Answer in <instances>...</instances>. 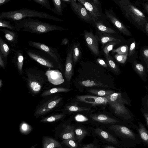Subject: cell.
Wrapping results in <instances>:
<instances>
[{
	"label": "cell",
	"instance_id": "ac0fdd59",
	"mask_svg": "<svg viewBox=\"0 0 148 148\" xmlns=\"http://www.w3.org/2000/svg\"><path fill=\"white\" fill-rule=\"evenodd\" d=\"M96 35L97 36L99 41L103 47L106 44L112 41H117L121 42H123L125 43H126L127 42V41L124 39L115 37L110 34L102 32L97 31Z\"/></svg>",
	"mask_w": 148,
	"mask_h": 148
},
{
	"label": "cell",
	"instance_id": "1f68e13d",
	"mask_svg": "<svg viewBox=\"0 0 148 148\" xmlns=\"http://www.w3.org/2000/svg\"><path fill=\"white\" fill-rule=\"evenodd\" d=\"M140 58L145 62L148 69V46L142 47L140 49Z\"/></svg>",
	"mask_w": 148,
	"mask_h": 148
},
{
	"label": "cell",
	"instance_id": "603a6c76",
	"mask_svg": "<svg viewBox=\"0 0 148 148\" xmlns=\"http://www.w3.org/2000/svg\"><path fill=\"white\" fill-rule=\"evenodd\" d=\"M98 31L109 34H116V32L113 29L105 25L100 21H97L94 23Z\"/></svg>",
	"mask_w": 148,
	"mask_h": 148
},
{
	"label": "cell",
	"instance_id": "277c9868",
	"mask_svg": "<svg viewBox=\"0 0 148 148\" xmlns=\"http://www.w3.org/2000/svg\"><path fill=\"white\" fill-rule=\"evenodd\" d=\"M26 82L28 89L33 95L42 90L47 80L44 72L35 68H30L25 71Z\"/></svg>",
	"mask_w": 148,
	"mask_h": 148
},
{
	"label": "cell",
	"instance_id": "9a60e30c",
	"mask_svg": "<svg viewBox=\"0 0 148 148\" xmlns=\"http://www.w3.org/2000/svg\"><path fill=\"white\" fill-rule=\"evenodd\" d=\"M11 51L13 54V61L19 73L21 75L23 74V67L24 62L23 51L20 49L16 50L13 48L11 49Z\"/></svg>",
	"mask_w": 148,
	"mask_h": 148
},
{
	"label": "cell",
	"instance_id": "836d02e7",
	"mask_svg": "<svg viewBox=\"0 0 148 148\" xmlns=\"http://www.w3.org/2000/svg\"><path fill=\"white\" fill-rule=\"evenodd\" d=\"M89 92L93 94L101 97H106L110 95L115 92L109 90H99L97 89H91Z\"/></svg>",
	"mask_w": 148,
	"mask_h": 148
},
{
	"label": "cell",
	"instance_id": "9f6ffc18",
	"mask_svg": "<svg viewBox=\"0 0 148 148\" xmlns=\"http://www.w3.org/2000/svg\"><path fill=\"white\" fill-rule=\"evenodd\" d=\"M11 0H0V6L9 2Z\"/></svg>",
	"mask_w": 148,
	"mask_h": 148
},
{
	"label": "cell",
	"instance_id": "7402d4cb",
	"mask_svg": "<svg viewBox=\"0 0 148 148\" xmlns=\"http://www.w3.org/2000/svg\"><path fill=\"white\" fill-rule=\"evenodd\" d=\"M95 131L97 135L107 141L113 144L117 143L116 138L108 132L99 128L95 129Z\"/></svg>",
	"mask_w": 148,
	"mask_h": 148
},
{
	"label": "cell",
	"instance_id": "f35d334b",
	"mask_svg": "<svg viewBox=\"0 0 148 148\" xmlns=\"http://www.w3.org/2000/svg\"><path fill=\"white\" fill-rule=\"evenodd\" d=\"M105 57L108 64L110 68L115 72L118 73L119 71V68L112 57L109 55Z\"/></svg>",
	"mask_w": 148,
	"mask_h": 148
},
{
	"label": "cell",
	"instance_id": "3957f363",
	"mask_svg": "<svg viewBox=\"0 0 148 148\" xmlns=\"http://www.w3.org/2000/svg\"><path fill=\"white\" fill-rule=\"evenodd\" d=\"M37 17L62 22L63 20L45 12H40L26 8L8 11H3L0 14V19H6L16 24L27 18Z\"/></svg>",
	"mask_w": 148,
	"mask_h": 148
},
{
	"label": "cell",
	"instance_id": "94428289",
	"mask_svg": "<svg viewBox=\"0 0 148 148\" xmlns=\"http://www.w3.org/2000/svg\"><path fill=\"white\" fill-rule=\"evenodd\" d=\"M147 105H148V101H147Z\"/></svg>",
	"mask_w": 148,
	"mask_h": 148
},
{
	"label": "cell",
	"instance_id": "bcb514c9",
	"mask_svg": "<svg viewBox=\"0 0 148 148\" xmlns=\"http://www.w3.org/2000/svg\"><path fill=\"white\" fill-rule=\"evenodd\" d=\"M66 108L68 111L71 112H77L87 110V108L74 106H67Z\"/></svg>",
	"mask_w": 148,
	"mask_h": 148
},
{
	"label": "cell",
	"instance_id": "f907efd6",
	"mask_svg": "<svg viewBox=\"0 0 148 148\" xmlns=\"http://www.w3.org/2000/svg\"><path fill=\"white\" fill-rule=\"evenodd\" d=\"M97 62L101 66L105 67H107V64L101 58H98L97 59Z\"/></svg>",
	"mask_w": 148,
	"mask_h": 148
},
{
	"label": "cell",
	"instance_id": "83f0119b",
	"mask_svg": "<svg viewBox=\"0 0 148 148\" xmlns=\"http://www.w3.org/2000/svg\"><path fill=\"white\" fill-rule=\"evenodd\" d=\"M12 52L11 49L7 43L0 37V53L5 58H7L8 55Z\"/></svg>",
	"mask_w": 148,
	"mask_h": 148
},
{
	"label": "cell",
	"instance_id": "e0dca14e",
	"mask_svg": "<svg viewBox=\"0 0 148 148\" xmlns=\"http://www.w3.org/2000/svg\"><path fill=\"white\" fill-rule=\"evenodd\" d=\"M110 128L116 133L125 138L133 140L135 139V136L134 133L125 126L119 125H113L110 127Z\"/></svg>",
	"mask_w": 148,
	"mask_h": 148
},
{
	"label": "cell",
	"instance_id": "db71d44e",
	"mask_svg": "<svg viewBox=\"0 0 148 148\" xmlns=\"http://www.w3.org/2000/svg\"><path fill=\"white\" fill-rule=\"evenodd\" d=\"M82 148H97V147L92 143L88 144Z\"/></svg>",
	"mask_w": 148,
	"mask_h": 148
},
{
	"label": "cell",
	"instance_id": "6f0895ef",
	"mask_svg": "<svg viewBox=\"0 0 148 148\" xmlns=\"http://www.w3.org/2000/svg\"><path fill=\"white\" fill-rule=\"evenodd\" d=\"M144 115L145 119L147 125L148 126V114L146 113H144Z\"/></svg>",
	"mask_w": 148,
	"mask_h": 148
},
{
	"label": "cell",
	"instance_id": "d6a6232c",
	"mask_svg": "<svg viewBox=\"0 0 148 148\" xmlns=\"http://www.w3.org/2000/svg\"><path fill=\"white\" fill-rule=\"evenodd\" d=\"M133 64L134 70L140 76H142L145 75V68L141 63L135 60L133 61Z\"/></svg>",
	"mask_w": 148,
	"mask_h": 148
},
{
	"label": "cell",
	"instance_id": "ffe728a7",
	"mask_svg": "<svg viewBox=\"0 0 148 148\" xmlns=\"http://www.w3.org/2000/svg\"><path fill=\"white\" fill-rule=\"evenodd\" d=\"M72 50V58L73 64L75 65L82 56V52L79 43L74 42L71 45Z\"/></svg>",
	"mask_w": 148,
	"mask_h": 148
},
{
	"label": "cell",
	"instance_id": "44dd1931",
	"mask_svg": "<svg viewBox=\"0 0 148 148\" xmlns=\"http://www.w3.org/2000/svg\"><path fill=\"white\" fill-rule=\"evenodd\" d=\"M61 144L54 139L48 137H43L42 138V148H61Z\"/></svg>",
	"mask_w": 148,
	"mask_h": 148
},
{
	"label": "cell",
	"instance_id": "d590c367",
	"mask_svg": "<svg viewBox=\"0 0 148 148\" xmlns=\"http://www.w3.org/2000/svg\"><path fill=\"white\" fill-rule=\"evenodd\" d=\"M19 130L23 134H28L32 130V127L24 121H22L19 126Z\"/></svg>",
	"mask_w": 148,
	"mask_h": 148
},
{
	"label": "cell",
	"instance_id": "7a4b0ae2",
	"mask_svg": "<svg viewBox=\"0 0 148 148\" xmlns=\"http://www.w3.org/2000/svg\"><path fill=\"white\" fill-rule=\"evenodd\" d=\"M16 31H21L38 35L54 31L68 30L61 26L43 22L38 19L27 18L22 20L15 25Z\"/></svg>",
	"mask_w": 148,
	"mask_h": 148
},
{
	"label": "cell",
	"instance_id": "2e32d148",
	"mask_svg": "<svg viewBox=\"0 0 148 148\" xmlns=\"http://www.w3.org/2000/svg\"><path fill=\"white\" fill-rule=\"evenodd\" d=\"M126 43L129 46L127 60L133 62L138 57L139 43L137 42L134 38H131L127 40Z\"/></svg>",
	"mask_w": 148,
	"mask_h": 148
},
{
	"label": "cell",
	"instance_id": "8992f818",
	"mask_svg": "<svg viewBox=\"0 0 148 148\" xmlns=\"http://www.w3.org/2000/svg\"><path fill=\"white\" fill-rule=\"evenodd\" d=\"M25 51L29 57L39 64L49 68H59L55 60L47 53L40 50H32L25 48Z\"/></svg>",
	"mask_w": 148,
	"mask_h": 148
},
{
	"label": "cell",
	"instance_id": "e575fe53",
	"mask_svg": "<svg viewBox=\"0 0 148 148\" xmlns=\"http://www.w3.org/2000/svg\"><path fill=\"white\" fill-rule=\"evenodd\" d=\"M97 96L91 95H85L78 96L77 99L80 101L86 103H92L94 105L95 99Z\"/></svg>",
	"mask_w": 148,
	"mask_h": 148
},
{
	"label": "cell",
	"instance_id": "8d00e7d4",
	"mask_svg": "<svg viewBox=\"0 0 148 148\" xmlns=\"http://www.w3.org/2000/svg\"><path fill=\"white\" fill-rule=\"evenodd\" d=\"M129 46L127 44L123 45L115 49H113L112 52L120 55H128Z\"/></svg>",
	"mask_w": 148,
	"mask_h": 148
},
{
	"label": "cell",
	"instance_id": "c3c4849f",
	"mask_svg": "<svg viewBox=\"0 0 148 148\" xmlns=\"http://www.w3.org/2000/svg\"><path fill=\"white\" fill-rule=\"evenodd\" d=\"M82 84L86 86H97V84L93 81H90L89 80L84 81L82 82Z\"/></svg>",
	"mask_w": 148,
	"mask_h": 148
},
{
	"label": "cell",
	"instance_id": "f5cc1de1",
	"mask_svg": "<svg viewBox=\"0 0 148 148\" xmlns=\"http://www.w3.org/2000/svg\"><path fill=\"white\" fill-rule=\"evenodd\" d=\"M69 39L67 38H64L62 40L60 45H66L69 43Z\"/></svg>",
	"mask_w": 148,
	"mask_h": 148
},
{
	"label": "cell",
	"instance_id": "7bdbcfd3",
	"mask_svg": "<svg viewBox=\"0 0 148 148\" xmlns=\"http://www.w3.org/2000/svg\"><path fill=\"white\" fill-rule=\"evenodd\" d=\"M33 1L47 9L51 11L52 10V8L50 5L49 1L48 0H33Z\"/></svg>",
	"mask_w": 148,
	"mask_h": 148
},
{
	"label": "cell",
	"instance_id": "cb8c5ba5",
	"mask_svg": "<svg viewBox=\"0 0 148 148\" xmlns=\"http://www.w3.org/2000/svg\"><path fill=\"white\" fill-rule=\"evenodd\" d=\"M92 118L95 121L102 123H113L118 122L117 120L104 114L95 115Z\"/></svg>",
	"mask_w": 148,
	"mask_h": 148
},
{
	"label": "cell",
	"instance_id": "7dc6e473",
	"mask_svg": "<svg viewBox=\"0 0 148 148\" xmlns=\"http://www.w3.org/2000/svg\"><path fill=\"white\" fill-rule=\"evenodd\" d=\"M7 62V58L4 57L0 53V66L3 69H5Z\"/></svg>",
	"mask_w": 148,
	"mask_h": 148
},
{
	"label": "cell",
	"instance_id": "816d5d0a",
	"mask_svg": "<svg viewBox=\"0 0 148 148\" xmlns=\"http://www.w3.org/2000/svg\"><path fill=\"white\" fill-rule=\"evenodd\" d=\"M146 23L145 24L143 33L148 36V16H146Z\"/></svg>",
	"mask_w": 148,
	"mask_h": 148
},
{
	"label": "cell",
	"instance_id": "30bf717a",
	"mask_svg": "<svg viewBox=\"0 0 148 148\" xmlns=\"http://www.w3.org/2000/svg\"><path fill=\"white\" fill-rule=\"evenodd\" d=\"M83 36L87 46L92 52L95 56H98L99 50L97 36L93 33L91 30L90 32L84 30Z\"/></svg>",
	"mask_w": 148,
	"mask_h": 148
},
{
	"label": "cell",
	"instance_id": "9c48e42d",
	"mask_svg": "<svg viewBox=\"0 0 148 148\" xmlns=\"http://www.w3.org/2000/svg\"><path fill=\"white\" fill-rule=\"evenodd\" d=\"M105 13L108 20L121 33L126 36H132L131 32L118 18L113 11L106 10Z\"/></svg>",
	"mask_w": 148,
	"mask_h": 148
},
{
	"label": "cell",
	"instance_id": "4dcf8cb0",
	"mask_svg": "<svg viewBox=\"0 0 148 148\" xmlns=\"http://www.w3.org/2000/svg\"><path fill=\"white\" fill-rule=\"evenodd\" d=\"M138 130L140 136L143 141L148 145V131L141 123L138 122Z\"/></svg>",
	"mask_w": 148,
	"mask_h": 148
},
{
	"label": "cell",
	"instance_id": "ba28073f",
	"mask_svg": "<svg viewBox=\"0 0 148 148\" xmlns=\"http://www.w3.org/2000/svg\"><path fill=\"white\" fill-rule=\"evenodd\" d=\"M28 44L30 46L48 54L55 60L58 64L59 69H62L60 56L58 52L57 48L50 47L44 44L36 41H29Z\"/></svg>",
	"mask_w": 148,
	"mask_h": 148
},
{
	"label": "cell",
	"instance_id": "d4e9b609",
	"mask_svg": "<svg viewBox=\"0 0 148 148\" xmlns=\"http://www.w3.org/2000/svg\"><path fill=\"white\" fill-rule=\"evenodd\" d=\"M51 1L54 6L51 11L58 15H62L63 9L65 7V2L62 0H52Z\"/></svg>",
	"mask_w": 148,
	"mask_h": 148
},
{
	"label": "cell",
	"instance_id": "f546056e",
	"mask_svg": "<svg viewBox=\"0 0 148 148\" xmlns=\"http://www.w3.org/2000/svg\"><path fill=\"white\" fill-rule=\"evenodd\" d=\"M121 42L119 41H114L106 44L103 47V52L105 56H108L110 51L113 50V47L116 45L119 44Z\"/></svg>",
	"mask_w": 148,
	"mask_h": 148
},
{
	"label": "cell",
	"instance_id": "74e56055",
	"mask_svg": "<svg viewBox=\"0 0 148 148\" xmlns=\"http://www.w3.org/2000/svg\"><path fill=\"white\" fill-rule=\"evenodd\" d=\"M75 133L76 138L79 142L81 141L87 134V132L81 127L75 129Z\"/></svg>",
	"mask_w": 148,
	"mask_h": 148
},
{
	"label": "cell",
	"instance_id": "60d3db41",
	"mask_svg": "<svg viewBox=\"0 0 148 148\" xmlns=\"http://www.w3.org/2000/svg\"><path fill=\"white\" fill-rule=\"evenodd\" d=\"M75 140L73 139L64 140L62 141V143L70 148H77L78 145Z\"/></svg>",
	"mask_w": 148,
	"mask_h": 148
},
{
	"label": "cell",
	"instance_id": "6da1fadb",
	"mask_svg": "<svg viewBox=\"0 0 148 148\" xmlns=\"http://www.w3.org/2000/svg\"><path fill=\"white\" fill-rule=\"evenodd\" d=\"M123 14L136 28L143 32L146 23V16L129 0H114Z\"/></svg>",
	"mask_w": 148,
	"mask_h": 148
},
{
	"label": "cell",
	"instance_id": "5b68a950",
	"mask_svg": "<svg viewBox=\"0 0 148 148\" xmlns=\"http://www.w3.org/2000/svg\"><path fill=\"white\" fill-rule=\"evenodd\" d=\"M106 97L108 99V103L116 114L128 119L127 116L130 118L129 112L124 106L128 103L122 97L121 93L114 92Z\"/></svg>",
	"mask_w": 148,
	"mask_h": 148
},
{
	"label": "cell",
	"instance_id": "52a82bcc",
	"mask_svg": "<svg viewBox=\"0 0 148 148\" xmlns=\"http://www.w3.org/2000/svg\"><path fill=\"white\" fill-rule=\"evenodd\" d=\"M36 108L34 115L36 118L53 110L60 102L62 98L57 95L49 96Z\"/></svg>",
	"mask_w": 148,
	"mask_h": 148
},
{
	"label": "cell",
	"instance_id": "680465c9",
	"mask_svg": "<svg viewBox=\"0 0 148 148\" xmlns=\"http://www.w3.org/2000/svg\"><path fill=\"white\" fill-rule=\"evenodd\" d=\"M3 85L2 81L1 79L0 80V88H1Z\"/></svg>",
	"mask_w": 148,
	"mask_h": 148
},
{
	"label": "cell",
	"instance_id": "91938a15",
	"mask_svg": "<svg viewBox=\"0 0 148 148\" xmlns=\"http://www.w3.org/2000/svg\"><path fill=\"white\" fill-rule=\"evenodd\" d=\"M105 148H116L113 147L109 146V145H107L105 147Z\"/></svg>",
	"mask_w": 148,
	"mask_h": 148
},
{
	"label": "cell",
	"instance_id": "8fae6325",
	"mask_svg": "<svg viewBox=\"0 0 148 148\" xmlns=\"http://www.w3.org/2000/svg\"><path fill=\"white\" fill-rule=\"evenodd\" d=\"M76 1L70 0L68 4L70 5L72 10L81 20L87 22L92 21V16L88 10L82 4Z\"/></svg>",
	"mask_w": 148,
	"mask_h": 148
},
{
	"label": "cell",
	"instance_id": "484cf974",
	"mask_svg": "<svg viewBox=\"0 0 148 148\" xmlns=\"http://www.w3.org/2000/svg\"><path fill=\"white\" fill-rule=\"evenodd\" d=\"M60 136L64 140L69 139L75 140V134L73 127L69 125L66 126L61 134Z\"/></svg>",
	"mask_w": 148,
	"mask_h": 148
},
{
	"label": "cell",
	"instance_id": "7c38bea8",
	"mask_svg": "<svg viewBox=\"0 0 148 148\" xmlns=\"http://www.w3.org/2000/svg\"><path fill=\"white\" fill-rule=\"evenodd\" d=\"M88 10L91 15L92 21L95 22L98 20L101 16L99 7L93 4L90 0H78Z\"/></svg>",
	"mask_w": 148,
	"mask_h": 148
},
{
	"label": "cell",
	"instance_id": "ab89813d",
	"mask_svg": "<svg viewBox=\"0 0 148 148\" xmlns=\"http://www.w3.org/2000/svg\"><path fill=\"white\" fill-rule=\"evenodd\" d=\"M0 27H1L6 28L11 31H16L15 26L10 23V21H6L3 19H0Z\"/></svg>",
	"mask_w": 148,
	"mask_h": 148
},
{
	"label": "cell",
	"instance_id": "b9f144b4",
	"mask_svg": "<svg viewBox=\"0 0 148 148\" xmlns=\"http://www.w3.org/2000/svg\"><path fill=\"white\" fill-rule=\"evenodd\" d=\"M135 3V5L142 7L144 11L148 14V0L136 1Z\"/></svg>",
	"mask_w": 148,
	"mask_h": 148
},
{
	"label": "cell",
	"instance_id": "681fc988",
	"mask_svg": "<svg viewBox=\"0 0 148 148\" xmlns=\"http://www.w3.org/2000/svg\"><path fill=\"white\" fill-rule=\"evenodd\" d=\"M75 120L77 121L83 122L86 121L88 120V119L84 116L78 114L75 116Z\"/></svg>",
	"mask_w": 148,
	"mask_h": 148
},
{
	"label": "cell",
	"instance_id": "f6af8a7d",
	"mask_svg": "<svg viewBox=\"0 0 148 148\" xmlns=\"http://www.w3.org/2000/svg\"><path fill=\"white\" fill-rule=\"evenodd\" d=\"M108 103V100L106 97H97L95 99L94 105L106 104Z\"/></svg>",
	"mask_w": 148,
	"mask_h": 148
},
{
	"label": "cell",
	"instance_id": "4316f807",
	"mask_svg": "<svg viewBox=\"0 0 148 148\" xmlns=\"http://www.w3.org/2000/svg\"><path fill=\"white\" fill-rule=\"evenodd\" d=\"M69 89L63 87H56L46 90L40 95L42 97H46L54 93L60 92H67L70 91Z\"/></svg>",
	"mask_w": 148,
	"mask_h": 148
},
{
	"label": "cell",
	"instance_id": "11a10c76",
	"mask_svg": "<svg viewBox=\"0 0 148 148\" xmlns=\"http://www.w3.org/2000/svg\"><path fill=\"white\" fill-rule=\"evenodd\" d=\"M90 1L93 4L99 7L101 5V3L99 0H90Z\"/></svg>",
	"mask_w": 148,
	"mask_h": 148
},
{
	"label": "cell",
	"instance_id": "5bb4252c",
	"mask_svg": "<svg viewBox=\"0 0 148 148\" xmlns=\"http://www.w3.org/2000/svg\"><path fill=\"white\" fill-rule=\"evenodd\" d=\"M66 57L65 64L64 75L67 81H70L72 77L73 64L71 47H69L66 51Z\"/></svg>",
	"mask_w": 148,
	"mask_h": 148
},
{
	"label": "cell",
	"instance_id": "f1b7e54d",
	"mask_svg": "<svg viewBox=\"0 0 148 148\" xmlns=\"http://www.w3.org/2000/svg\"><path fill=\"white\" fill-rule=\"evenodd\" d=\"M64 116L62 114H53L44 118L40 122L44 123H50L57 121L62 119Z\"/></svg>",
	"mask_w": 148,
	"mask_h": 148
},
{
	"label": "cell",
	"instance_id": "4fadbf2b",
	"mask_svg": "<svg viewBox=\"0 0 148 148\" xmlns=\"http://www.w3.org/2000/svg\"><path fill=\"white\" fill-rule=\"evenodd\" d=\"M45 74L48 81L54 85H60L64 82L61 73L58 70L49 69L45 73Z\"/></svg>",
	"mask_w": 148,
	"mask_h": 148
},
{
	"label": "cell",
	"instance_id": "d6986e66",
	"mask_svg": "<svg viewBox=\"0 0 148 148\" xmlns=\"http://www.w3.org/2000/svg\"><path fill=\"white\" fill-rule=\"evenodd\" d=\"M0 31L4 34L6 40L12 47H15L18 42V35L15 31L4 29H0Z\"/></svg>",
	"mask_w": 148,
	"mask_h": 148
},
{
	"label": "cell",
	"instance_id": "ee69618b",
	"mask_svg": "<svg viewBox=\"0 0 148 148\" xmlns=\"http://www.w3.org/2000/svg\"><path fill=\"white\" fill-rule=\"evenodd\" d=\"M114 57L117 62L120 63L124 64L127 60L128 55H120L116 54Z\"/></svg>",
	"mask_w": 148,
	"mask_h": 148
}]
</instances>
